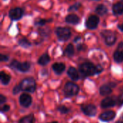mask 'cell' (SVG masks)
Instances as JSON below:
<instances>
[{
  "label": "cell",
  "instance_id": "obj_26",
  "mask_svg": "<svg viewBox=\"0 0 123 123\" xmlns=\"http://www.w3.org/2000/svg\"><path fill=\"white\" fill-rule=\"evenodd\" d=\"M58 110L61 113H62V114H66V113H68L69 112V109L67 107H66L65 106H60V107H58Z\"/></svg>",
  "mask_w": 123,
  "mask_h": 123
},
{
  "label": "cell",
  "instance_id": "obj_5",
  "mask_svg": "<svg viewBox=\"0 0 123 123\" xmlns=\"http://www.w3.org/2000/svg\"><path fill=\"white\" fill-rule=\"evenodd\" d=\"M11 67L15 70H17L20 72H27L30 68V63L28 62H19L17 60H13L11 64Z\"/></svg>",
  "mask_w": 123,
  "mask_h": 123
},
{
  "label": "cell",
  "instance_id": "obj_14",
  "mask_svg": "<svg viewBox=\"0 0 123 123\" xmlns=\"http://www.w3.org/2000/svg\"><path fill=\"white\" fill-rule=\"evenodd\" d=\"M80 18L74 14H68L66 17V22L70 24H73V25H76L79 22Z\"/></svg>",
  "mask_w": 123,
  "mask_h": 123
},
{
  "label": "cell",
  "instance_id": "obj_10",
  "mask_svg": "<svg viewBox=\"0 0 123 123\" xmlns=\"http://www.w3.org/2000/svg\"><path fill=\"white\" fill-rule=\"evenodd\" d=\"M81 109L86 115L89 117H94L97 114V107L93 104L82 105Z\"/></svg>",
  "mask_w": 123,
  "mask_h": 123
},
{
  "label": "cell",
  "instance_id": "obj_32",
  "mask_svg": "<svg viewBox=\"0 0 123 123\" xmlns=\"http://www.w3.org/2000/svg\"><path fill=\"white\" fill-rule=\"evenodd\" d=\"M102 70H103L102 67L101 65H98L97 66V74H99V73L102 72Z\"/></svg>",
  "mask_w": 123,
  "mask_h": 123
},
{
  "label": "cell",
  "instance_id": "obj_24",
  "mask_svg": "<svg viewBox=\"0 0 123 123\" xmlns=\"http://www.w3.org/2000/svg\"><path fill=\"white\" fill-rule=\"evenodd\" d=\"M19 44L22 47H24V48H28L31 46L30 42L25 38H22L19 39Z\"/></svg>",
  "mask_w": 123,
  "mask_h": 123
},
{
  "label": "cell",
  "instance_id": "obj_4",
  "mask_svg": "<svg viewBox=\"0 0 123 123\" xmlns=\"http://www.w3.org/2000/svg\"><path fill=\"white\" fill-rule=\"evenodd\" d=\"M63 91L66 96H74L78 94L79 91V87L74 83L68 82L65 85Z\"/></svg>",
  "mask_w": 123,
  "mask_h": 123
},
{
  "label": "cell",
  "instance_id": "obj_1",
  "mask_svg": "<svg viewBox=\"0 0 123 123\" xmlns=\"http://www.w3.org/2000/svg\"><path fill=\"white\" fill-rule=\"evenodd\" d=\"M79 72L82 78H86L89 76L97 74V66H94L92 62H85L79 66Z\"/></svg>",
  "mask_w": 123,
  "mask_h": 123
},
{
  "label": "cell",
  "instance_id": "obj_25",
  "mask_svg": "<svg viewBox=\"0 0 123 123\" xmlns=\"http://www.w3.org/2000/svg\"><path fill=\"white\" fill-rule=\"evenodd\" d=\"M81 7V4L80 2H77L73 5H71V7H69L68 8V11L69 12H71V11H75V10H78L80 7Z\"/></svg>",
  "mask_w": 123,
  "mask_h": 123
},
{
  "label": "cell",
  "instance_id": "obj_35",
  "mask_svg": "<svg viewBox=\"0 0 123 123\" xmlns=\"http://www.w3.org/2000/svg\"><path fill=\"white\" fill-rule=\"evenodd\" d=\"M119 28H120L122 31H123V23L121 25H119Z\"/></svg>",
  "mask_w": 123,
  "mask_h": 123
},
{
  "label": "cell",
  "instance_id": "obj_22",
  "mask_svg": "<svg viewBox=\"0 0 123 123\" xmlns=\"http://www.w3.org/2000/svg\"><path fill=\"white\" fill-rule=\"evenodd\" d=\"M74 54V47L72 44L70 43L66 48L65 51H64V55L70 57H72Z\"/></svg>",
  "mask_w": 123,
  "mask_h": 123
},
{
  "label": "cell",
  "instance_id": "obj_12",
  "mask_svg": "<svg viewBox=\"0 0 123 123\" xmlns=\"http://www.w3.org/2000/svg\"><path fill=\"white\" fill-rule=\"evenodd\" d=\"M115 112L113 111H107L100 115L99 119L104 122H109L112 120L115 117Z\"/></svg>",
  "mask_w": 123,
  "mask_h": 123
},
{
  "label": "cell",
  "instance_id": "obj_7",
  "mask_svg": "<svg viewBox=\"0 0 123 123\" xmlns=\"http://www.w3.org/2000/svg\"><path fill=\"white\" fill-rule=\"evenodd\" d=\"M24 11L20 7H14L9 11V17L12 20H19L23 16Z\"/></svg>",
  "mask_w": 123,
  "mask_h": 123
},
{
  "label": "cell",
  "instance_id": "obj_34",
  "mask_svg": "<svg viewBox=\"0 0 123 123\" xmlns=\"http://www.w3.org/2000/svg\"><path fill=\"white\" fill-rule=\"evenodd\" d=\"M123 42H121V43H119V45H118V47H117V49H123Z\"/></svg>",
  "mask_w": 123,
  "mask_h": 123
},
{
  "label": "cell",
  "instance_id": "obj_36",
  "mask_svg": "<svg viewBox=\"0 0 123 123\" xmlns=\"http://www.w3.org/2000/svg\"><path fill=\"white\" fill-rule=\"evenodd\" d=\"M116 123H123V121H117Z\"/></svg>",
  "mask_w": 123,
  "mask_h": 123
},
{
  "label": "cell",
  "instance_id": "obj_20",
  "mask_svg": "<svg viewBox=\"0 0 123 123\" xmlns=\"http://www.w3.org/2000/svg\"><path fill=\"white\" fill-rule=\"evenodd\" d=\"M95 11H96V12H97L98 14L101 15V16H103V15H105V14L107 13L108 9H107V7L105 6L104 4H99V5L96 7Z\"/></svg>",
  "mask_w": 123,
  "mask_h": 123
},
{
  "label": "cell",
  "instance_id": "obj_17",
  "mask_svg": "<svg viewBox=\"0 0 123 123\" xmlns=\"http://www.w3.org/2000/svg\"><path fill=\"white\" fill-rule=\"evenodd\" d=\"M114 59L116 62L120 63L123 62V49H117V50L114 53Z\"/></svg>",
  "mask_w": 123,
  "mask_h": 123
},
{
  "label": "cell",
  "instance_id": "obj_9",
  "mask_svg": "<svg viewBox=\"0 0 123 123\" xmlns=\"http://www.w3.org/2000/svg\"><path fill=\"white\" fill-rule=\"evenodd\" d=\"M117 104V98L115 96H109L102 100L101 106L102 108H109Z\"/></svg>",
  "mask_w": 123,
  "mask_h": 123
},
{
  "label": "cell",
  "instance_id": "obj_16",
  "mask_svg": "<svg viewBox=\"0 0 123 123\" xmlns=\"http://www.w3.org/2000/svg\"><path fill=\"white\" fill-rule=\"evenodd\" d=\"M67 73H68V75L73 80H75V81H76V80H77L79 78V72H78L77 70H76V68L73 67H71L68 69Z\"/></svg>",
  "mask_w": 123,
  "mask_h": 123
},
{
  "label": "cell",
  "instance_id": "obj_28",
  "mask_svg": "<svg viewBox=\"0 0 123 123\" xmlns=\"http://www.w3.org/2000/svg\"><path fill=\"white\" fill-rule=\"evenodd\" d=\"M117 104L119 106H122L123 104V93L117 97Z\"/></svg>",
  "mask_w": 123,
  "mask_h": 123
},
{
  "label": "cell",
  "instance_id": "obj_6",
  "mask_svg": "<svg viewBox=\"0 0 123 123\" xmlns=\"http://www.w3.org/2000/svg\"><path fill=\"white\" fill-rule=\"evenodd\" d=\"M102 36L105 38V43L107 46H112L117 41L115 34L111 30H104L102 32Z\"/></svg>",
  "mask_w": 123,
  "mask_h": 123
},
{
  "label": "cell",
  "instance_id": "obj_11",
  "mask_svg": "<svg viewBox=\"0 0 123 123\" xmlns=\"http://www.w3.org/2000/svg\"><path fill=\"white\" fill-rule=\"evenodd\" d=\"M19 103L24 107H29L32 103V97L27 94H23L19 97Z\"/></svg>",
  "mask_w": 123,
  "mask_h": 123
},
{
  "label": "cell",
  "instance_id": "obj_3",
  "mask_svg": "<svg viewBox=\"0 0 123 123\" xmlns=\"http://www.w3.org/2000/svg\"><path fill=\"white\" fill-rule=\"evenodd\" d=\"M55 33L58 38L62 41H68L71 36V30L68 28H64V27L57 28L55 29Z\"/></svg>",
  "mask_w": 123,
  "mask_h": 123
},
{
  "label": "cell",
  "instance_id": "obj_33",
  "mask_svg": "<svg viewBox=\"0 0 123 123\" xmlns=\"http://www.w3.org/2000/svg\"><path fill=\"white\" fill-rule=\"evenodd\" d=\"M9 59V57L6 55H4V54H1V60L2 62H4V61H7Z\"/></svg>",
  "mask_w": 123,
  "mask_h": 123
},
{
  "label": "cell",
  "instance_id": "obj_15",
  "mask_svg": "<svg viewBox=\"0 0 123 123\" xmlns=\"http://www.w3.org/2000/svg\"><path fill=\"white\" fill-rule=\"evenodd\" d=\"M112 12L115 15H119L123 14V4L122 2H117L112 7Z\"/></svg>",
  "mask_w": 123,
  "mask_h": 123
},
{
  "label": "cell",
  "instance_id": "obj_21",
  "mask_svg": "<svg viewBox=\"0 0 123 123\" xmlns=\"http://www.w3.org/2000/svg\"><path fill=\"white\" fill-rule=\"evenodd\" d=\"M0 78H1V83L4 84V85H7L9 83L10 80H11V77L8 74H6V72H1V74H0Z\"/></svg>",
  "mask_w": 123,
  "mask_h": 123
},
{
  "label": "cell",
  "instance_id": "obj_31",
  "mask_svg": "<svg viewBox=\"0 0 123 123\" xmlns=\"http://www.w3.org/2000/svg\"><path fill=\"white\" fill-rule=\"evenodd\" d=\"M10 109V107L9 105H4L3 107L1 108V112H7Z\"/></svg>",
  "mask_w": 123,
  "mask_h": 123
},
{
  "label": "cell",
  "instance_id": "obj_18",
  "mask_svg": "<svg viewBox=\"0 0 123 123\" xmlns=\"http://www.w3.org/2000/svg\"><path fill=\"white\" fill-rule=\"evenodd\" d=\"M112 87L110 85H103L101 86L100 89H99V92L100 94L102 96H106V95H109L112 93Z\"/></svg>",
  "mask_w": 123,
  "mask_h": 123
},
{
  "label": "cell",
  "instance_id": "obj_30",
  "mask_svg": "<svg viewBox=\"0 0 123 123\" xmlns=\"http://www.w3.org/2000/svg\"><path fill=\"white\" fill-rule=\"evenodd\" d=\"M6 101V98L4 95H0V104H3Z\"/></svg>",
  "mask_w": 123,
  "mask_h": 123
},
{
  "label": "cell",
  "instance_id": "obj_23",
  "mask_svg": "<svg viewBox=\"0 0 123 123\" xmlns=\"http://www.w3.org/2000/svg\"><path fill=\"white\" fill-rule=\"evenodd\" d=\"M19 123H34V117L32 115H27L23 118H22Z\"/></svg>",
  "mask_w": 123,
  "mask_h": 123
},
{
  "label": "cell",
  "instance_id": "obj_29",
  "mask_svg": "<svg viewBox=\"0 0 123 123\" xmlns=\"http://www.w3.org/2000/svg\"><path fill=\"white\" fill-rule=\"evenodd\" d=\"M20 91H22L21 90V88H20V86L19 85V86H16L14 88H13V91H12V92H13V94H14V95H16L17 94H18Z\"/></svg>",
  "mask_w": 123,
  "mask_h": 123
},
{
  "label": "cell",
  "instance_id": "obj_27",
  "mask_svg": "<svg viewBox=\"0 0 123 123\" xmlns=\"http://www.w3.org/2000/svg\"><path fill=\"white\" fill-rule=\"evenodd\" d=\"M47 22H50V21H48V20H45V19H40L38 21H37V22H35V24L37 25L42 26V25H44Z\"/></svg>",
  "mask_w": 123,
  "mask_h": 123
},
{
  "label": "cell",
  "instance_id": "obj_13",
  "mask_svg": "<svg viewBox=\"0 0 123 123\" xmlns=\"http://www.w3.org/2000/svg\"><path fill=\"white\" fill-rule=\"evenodd\" d=\"M52 68L53 70V71L58 74V75H61L62 72H63V71L66 69V65L63 63L59 62V63H54L52 66Z\"/></svg>",
  "mask_w": 123,
  "mask_h": 123
},
{
  "label": "cell",
  "instance_id": "obj_37",
  "mask_svg": "<svg viewBox=\"0 0 123 123\" xmlns=\"http://www.w3.org/2000/svg\"><path fill=\"white\" fill-rule=\"evenodd\" d=\"M58 123V122H56V121H55V122H52V123Z\"/></svg>",
  "mask_w": 123,
  "mask_h": 123
},
{
  "label": "cell",
  "instance_id": "obj_19",
  "mask_svg": "<svg viewBox=\"0 0 123 123\" xmlns=\"http://www.w3.org/2000/svg\"><path fill=\"white\" fill-rule=\"evenodd\" d=\"M50 57L48 54H43L38 59V64L43 66H45L46 65H48L50 62Z\"/></svg>",
  "mask_w": 123,
  "mask_h": 123
},
{
  "label": "cell",
  "instance_id": "obj_8",
  "mask_svg": "<svg viewBox=\"0 0 123 123\" xmlns=\"http://www.w3.org/2000/svg\"><path fill=\"white\" fill-rule=\"evenodd\" d=\"M99 22V18L97 15H91L86 21V27L89 29L93 30L97 28Z\"/></svg>",
  "mask_w": 123,
  "mask_h": 123
},
{
  "label": "cell",
  "instance_id": "obj_2",
  "mask_svg": "<svg viewBox=\"0 0 123 123\" xmlns=\"http://www.w3.org/2000/svg\"><path fill=\"white\" fill-rule=\"evenodd\" d=\"M21 90L30 93L35 92L36 89V82L32 78H27L22 80L19 84Z\"/></svg>",
  "mask_w": 123,
  "mask_h": 123
}]
</instances>
